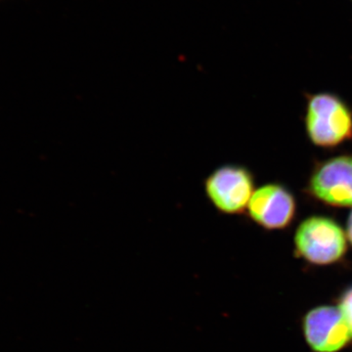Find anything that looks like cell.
Returning a JSON list of instances; mask_svg holds the SVG:
<instances>
[{"instance_id":"cell-1","label":"cell","mask_w":352,"mask_h":352,"mask_svg":"<svg viewBox=\"0 0 352 352\" xmlns=\"http://www.w3.org/2000/svg\"><path fill=\"white\" fill-rule=\"evenodd\" d=\"M305 131L312 144L324 149L352 140V109L339 95H307Z\"/></svg>"},{"instance_id":"cell-2","label":"cell","mask_w":352,"mask_h":352,"mask_svg":"<svg viewBox=\"0 0 352 352\" xmlns=\"http://www.w3.org/2000/svg\"><path fill=\"white\" fill-rule=\"evenodd\" d=\"M346 231L331 217L312 215L296 228L294 244L296 256L312 265L328 266L346 256Z\"/></svg>"},{"instance_id":"cell-3","label":"cell","mask_w":352,"mask_h":352,"mask_svg":"<svg viewBox=\"0 0 352 352\" xmlns=\"http://www.w3.org/2000/svg\"><path fill=\"white\" fill-rule=\"evenodd\" d=\"M206 196L219 212L228 215L247 212L254 192L251 171L238 164H224L208 175L204 183Z\"/></svg>"},{"instance_id":"cell-4","label":"cell","mask_w":352,"mask_h":352,"mask_svg":"<svg viewBox=\"0 0 352 352\" xmlns=\"http://www.w3.org/2000/svg\"><path fill=\"white\" fill-rule=\"evenodd\" d=\"M307 192L324 205L352 208V154L317 164L308 179Z\"/></svg>"},{"instance_id":"cell-5","label":"cell","mask_w":352,"mask_h":352,"mask_svg":"<svg viewBox=\"0 0 352 352\" xmlns=\"http://www.w3.org/2000/svg\"><path fill=\"white\" fill-rule=\"evenodd\" d=\"M305 342L314 352H339L351 344L352 330L339 307L312 308L302 320Z\"/></svg>"},{"instance_id":"cell-6","label":"cell","mask_w":352,"mask_h":352,"mask_svg":"<svg viewBox=\"0 0 352 352\" xmlns=\"http://www.w3.org/2000/svg\"><path fill=\"white\" fill-rule=\"evenodd\" d=\"M247 212L252 221L266 230H282L295 219L296 201L283 185L270 183L254 190Z\"/></svg>"},{"instance_id":"cell-7","label":"cell","mask_w":352,"mask_h":352,"mask_svg":"<svg viewBox=\"0 0 352 352\" xmlns=\"http://www.w3.org/2000/svg\"><path fill=\"white\" fill-rule=\"evenodd\" d=\"M338 307L352 330V287L346 289L340 296Z\"/></svg>"},{"instance_id":"cell-8","label":"cell","mask_w":352,"mask_h":352,"mask_svg":"<svg viewBox=\"0 0 352 352\" xmlns=\"http://www.w3.org/2000/svg\"><path fill=\"white\" fill-rule=\"evenodd\" d=\"M346 235L347 239H349V242H351L352 245V212H351V214H349V219H347Z\"/></svg>"},{"instance_id":"cell-9","label":"cell","mask_w":352,"mask_h":352,"mask_svg":"<svg viewBox=\"0 0 352 352\" xmlns=\"http://www.w3.org/2000/svg\"><path fill=\"white\" fill-rule=\"evenodd\" d=\"M351 1L352 2V0H351Z\"/></svg>"}]
</instances>
